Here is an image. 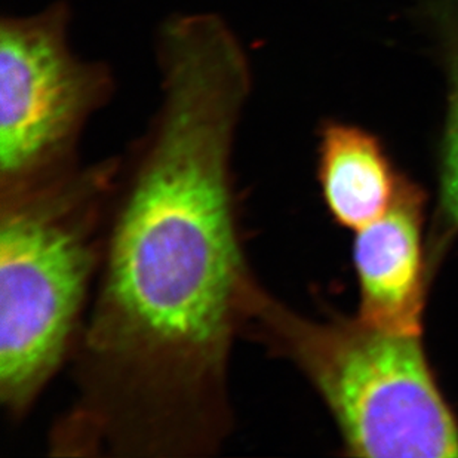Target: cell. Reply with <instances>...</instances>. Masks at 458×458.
Masks as SVG:
<instances>
[{
  "instance_id": "obj_4",
  "label": "cell",
  "mask_w": 458,
  "mask_h": 458,
  "mask_svg": "<svg viewBox=\"0 0 458 458\" xmlns=\"http://www.w3.org/2000/svg\"><path fill=\"white\" fill-rule=\"evenodd\" d=\"M70 26L67 0L0 20V193L79 166L83 131L116 91L107 63L73 51Z\"/></svg>"
},
{
  "instance_id": "obj_3",
  "label": "cell",
  "mask_w": 458,
  "mask_h": 458,
  "mask_svg": "<svg viewBox=\"0 0 458 458\" xmlns=\"http://www.w3.org/2000/svg\"><path fill=\"white\" fill-rule=\"evenodd\" d=\"M241 335L310 383L347 455L458 457V417L421 335L387 333L358 315L309 318L255 276L243 294Z\"/></svg>"
},
{
  "instance_id": "obj_2",
  "label": "cell",
  "mask_w": 458,
  "mask_h": 458,
  "mask_svg": "<svg viewBox=\"0 0 458 458\" xmlns=\"http://www.w3.org/2000/svg\"><path fill=\"white\" fill-rule=\"evenodd\" d=\"M119 156L0 193V405L24 419L70 362L91 301Z\"/></svg>"
},
{
  "instance_id": "obj_5",
  "label": "cell",
  "mask_w": 458,
  "mask_h": 458,
  "mask_svg": "<svg viewBox=\"0 0 458 458\" xmlns=\"http://www.w3.org/2000/svg\"><path fill=\"white\" fill-rule=\"evenodd\" d=\"M424 221L426 193L405 177L389 209L355 232L358 316L368 325L403 335L423 333L430 272Z\"/></svg>"
},
{
  "instance_id": "obj_6",
  "label": "cell",
  "mask_w": 458,
  "mask_h": 458,
  "mask_svg": "<svg viewBox=\"0 0 458 458\" xmlns=\"http://www.w3.org/2000/svg\"><path fill=\"white\" fill-rule=\"evenodd\" d=\"M316 177L331 218L358 232L389 209L405 175L378 137L331 119L319 128Z\"/></svg>"
},
{
  "instance_id": "obj_7",
  "label": "cell",
  "mask_w": 458,
  "mask_h": 458,
  "mask_svg": "<svg viewBox=\"0 0 458 458\" xmlns=\"http://www.w3.org/2000/svg\"><path fill=\"white\" fill-rule=\"evenodd\" d=\"M450 112L439 155V207L446 233H458V51L451 67Z\"/></svg>"
},
{
  "instance_id": "obj_1",
  "label": "cell",
  "mask_w": 458,
  "mask_h": 458,
  "mask_svg": "<svg viewBox=\"0 0 458 458\" xmlns=\"http://www.w3.org/2000/svg\"><path fill=\"white\" fill-rule=\"evenodd\" d=\"M155 55L160 101L119 156L52 454L211 457L233 430L230 363L255 276L233 155L254 67L216 13L166 18Z\"/></svg>"
}]
</instances>
